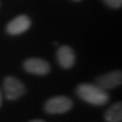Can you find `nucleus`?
I'll return each instance as SVG.
<instances>
[{
    "label": "nucleus",
    "instance_id": "1",
    "mask_svg": "<svg viewBox=\"0 0 122 122\" xmlns=\"http://www.w3.org/2000/svg\"><path fill=\"white\" fill-rule=\"evenodd\" d=\"M76 94L81 100L95 106H102L109 102V94L98 85L81 83L76 87Z\"/></svg>",
    "mask_w": 122,
    "mask_h": 122
},
{
    "label": "nucleus",
    "instance_id": "2",
    "mask_svg": "<svg viewBox=\"0 0 122 122\" xmlns=\"http://www.w3.org/2000/svg\"><path fill=\"white\" fill-rule=\"evenodd\" d=\"M73 103L68 97H53L45 103V111L49 114H63L71 110Z\"/></svg>",
    "mask_w": 122,
    "mask_h": 122
},
{
    "label": "nucleus",
    "instance_id": "3",
    "mask_svg": "<svg viewBox=\"0 0 122 122\" xmlns=\"http://www.w3.org/2000/svg\"><path fill=\"white\" fill-rule=\"evenodd\" d=\"M4 94L8 100L14 101L20 99L25 94V86L20 79L14 76H7L3 81Z\"/></svg>",
    "mask_w": 122,
    "mask_h": 122
},
{
    "label": "nucleus",
    "instance_id": "4",
    "mask_svg": "<svg viewBox=\"0 0 122 122\" xmlns=\"http://www.w3.org/2000/svg\"><path fill=\"white\" fill-rule=\"evenodd\" d=\"M25 69L33 74L37 75H46L50 72V64L47 61L38 57H32L25 61Z\"/></svg>",
    "mask_w": 122,
    "mask_h": 122
},
{
    "label": "nucleus",
    "instance_id": "5",
    "mask_svg": "<svg viewBox=\"0 0 122 122\" xmlns=\"http://www.w3.org/2000/svg\"><path fill=\"white\" fill-rule=\"evenodd\" d=\"M122 81V74L120 70H114L100 75L97 78V85L103 90H112L120 86Z\"/></svg>",
    "mask_w": 122,
    "mask_h": 122
},
{
    "label": "nucleus",
    "instance_id": "6",
    "mask_svg": "<svg viewBox=\"0 0 122 122\" xmlns=\"http://www.w3.org/2000/svg\"><path fill=\"white\" fill-rule=\"evenodd\" d=\"M30 26V20L25 14L18 15L8 22L6 25V32L9 35H20L28 30Z\"/></svg>",
    "mask_w": 122,
    "mask_h": 122
},
{
    "label": "nucleus",
    "instance_id": "7",
    "mask_svg": "<svg viewBox=\"0 0 122 122\" xmlns=\"http://www.w3.org/2000/svg\"><path fill=\"white\" fill-rule=\"evenodd\" d=\"M57 60L61 67L68 69L73 66L75 62V54L68 46H61L57 51Z\"/></svg>",
    "mask_w": 122,
    "mask_h": 122
},
{
    "label": "nucleus",
    "instance_id": "8",
    "mask_svg": "<svg viewBox=\"0 0 122 122\" xmlns=\"http://www.w3.org/2000/svg\"><path fill=\"white\" fill-rule=\"evenodd\" d=\"M104 118L107 122H121L122 121V103L121 102L114 103L105 112Z\"/></svg>",
    "mask_w": 122,
    "mask_h": 122
},
{
    "label": "nucleus",
    "instance_id": "9",
    "mask_svg": "<svg viewBox=\"0 0 122 122\" xmlns=\"http://www.w3.org/2000/svg\"><path fill=\"white\" fill-rule=\"evenodd\" d=\"M104 2L108 6L113 7V8H118L122 5V0H104Z\"/></svg>",
    "mask_w": 122,
    "mask_h": 122
},
{
    "label": "nucleus",
    "instance_id": "10",
    "mask_svg": "<svg viewBox=\"0 0 122 122\" xmlns=\"http://www.w3.org/2000/svg\"><path fill=\"white\" fill-rule=\"evenodd\" d=\"M30 122H45V121L41 120V119H35V120H32V121H30Z\"/></svg>",
    "mask_w": 122,
    "mask_h": 122
},
{
    "label": "nucleus",
    "instance_id": "11",
    "mask_svg": "<svg viewBox=\"0 0 122 122\" xmlns=\"http://www.w3.org/2000/svg\"><path fill=\"white\" fill-rule=\"evenodd\" d=\"M2 104V94H1V91H0V107H1Z\"/></svg>",
    "mask_w": 122,
    "mask_h": 122
},
{
    "label": "nucleus",
    "instance_id": "12",
    "mask_svg": "<svg viewBox=\"0 0 122 122\" xmlns=\"http://www.w3.org/2000/svg\"><path fill=\"white\" fill-rule=\"evenodd\" d=\"M73 1H81V0H73Z\"/></svg>",
    "mask_w": 122,
    "mask_h": 122
}]
</instances>
